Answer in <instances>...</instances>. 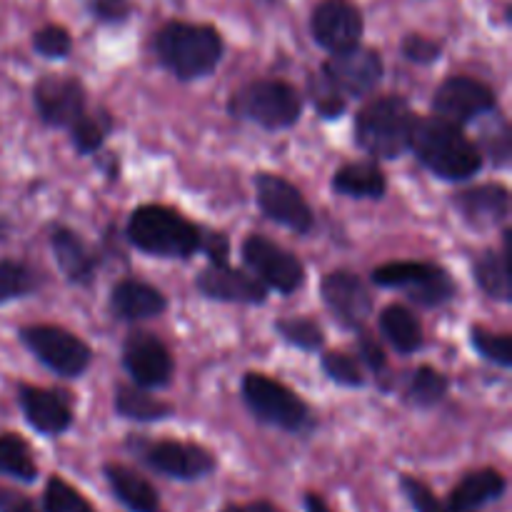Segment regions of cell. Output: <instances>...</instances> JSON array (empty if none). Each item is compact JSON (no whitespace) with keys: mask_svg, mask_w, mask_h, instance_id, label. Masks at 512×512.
<instances>
[{"mask_svg":"<svg viewBox=\"0 0 512 512\" xmlns=\"http://www.w3.org/2000/svg\"><path fill=\"white\" fill-rule=\"evenodd\" d=\"M410 150L443 180H468L483 168V153L463 133V125L450 123L440 115L415 118Z\"/></svg>","mask_w":512,"mask_h":512,"instance_id":"obj_1","label":"cell"},{"mask_svg":"<svg viewBox=\"0 0 512 512\" xmlns=\"http://www.w3.org/2000/svg\"><path fill=\"white\" fill-rule=\"evenodd\" d=\"M155 53L175 78L195 80L213 73L223 55V40L210 25L168 23L155 35Z\"/></svg>","mask_w":512,"mask_h":512,"instance_id":"obj_2","label":"cell"},{"mask_svg":"<svg viewBox=\"0 0 512 512\" xmlns=\"http://www.w3.org/2000/svg\"><path fill=\"white\" fill-rule=\"evenodd\" d=\"M128 240L138 250L158 258H190L203 248V233L195 223L165 205H143L128 220Z\"/></svg>","mask_w":512,"mask_h":512,"instance_id":"obj_3","label":"cell"},{"mask_svg":"<svg viewBox=\"0 0 512 512\" xmlns=\"http://www.w3.org/2000/svg\"><path fill=\"white\" fill-rule=\"evenodd\" d=\"M418 115L400 95H383L365 105L355 118V140L368 155L395 160L410 150V135Z\"/></svg>","mask_w":512,"mask_h":512,"instance_id":"obj_4","label":"cell"},{"mask_svg":"<svg viewBox=\"0 0 512 512\" xmlns=\"http://www.w3.org/2000/svg\"><path fill=\"white\" fill-rule=\"evenodd\" d=\"M243 398L250 413L285 433L313 430V413L290 388L263 373H248L243 378Z\"/></svg>","mask_w":512,"mask_h":512,"instance_id":"obj_5","label":"cell"},{"mask_svg":"<svg viewBox=\"0 0 512 512\" xmlns=\"http://www.w3.org/2000/svg\"><path fill=\"white\" fill-rule=\"evenodd\" d=\"M300 110H303V100L298 90L283 80H255L230 98V113L235 118L253 120L268 130L295 125Z\"/></svg>","mask_w":512,"mask_h":512,"instance_id":"obj_6","label":"cell"},{"mask_svg":"<svg viewBox=\"0 0 512 512\" xmlns=\"http://www.w3.org/2000/svg\"><path fill=\"white\" fill-rule=\"evenodd\" d=\"M130 450H135L145 468L178 483H198L218 470L215 453L185 440H135Z\"/></svg>","mask_w":512,"mask_h":512,"instance_id":"obj_7","label":"cell"},{"mask_svg":"<svg viewBox=\"0 0 512 512\" xmlns=\"http://www.w3.org/2000/svg\"><path fill=\"white\" fill-rule=\"evenodd\" d=\"M373 280L383 288H400L410 300L425 308L448 303L455 295V280L435 263L418 260H398V263L380 265L373 270Z\"/></svg>","mask_w":512,"mask_h":512,"instance_id":"obj_8","label":"cell"},{"mask_svg":"<svg viewBox=\"0 0 512 512\" xmlns=\"http://www.w3.org/2000/svg\"><path fill=\"white\" fill-rule=\"evenodd\" d=\"M20 340L45 368L63 378H80L93 360L88 345L58 325H28L20 330Z\"/></svg>","mask_w":512,"mask_h":512,"instance_id":"obj_9","label":"cell"},{"mask_svg":"<svg viewBox=\"0 0 512 512\" xmlns=\"http://www.w3.org/2000/svg\"><path fill=\"white\" fill-rule=\"evenodd\" d=\"M243 260L265 288H273L278 293H295L305 280L303 263L290 250L280 248L278 243L263 238V235L245 238Z\"/></svg>","mask_w":512,"mask_h":512,"instance_id":"obj_10","label":"cell"},{"mask_svg":"<svg viewBox=\"0 0 512 512\" xmlns=\"http://www.w3.org/2000/svg\"><path fill=\"white\" fill-rule=\"evenodd\" d=\"M255 193H258L260 210H263L273 223L295 230V233L300 235L313 230V210H310L303 193H300L290 180L280 178V175L275 173H260L258 178H255Z\"/></svg>","mask_w":512,"mask_h":512,"instance_id":"obj_11","label":"cell"},{"mask_svg":"<svg viewBox=\"0 0 512 512\" xmlns=\"http://www.w3.org/2000/svg\"><path fill=\"white\" fill-rule=\"evenodd\" d=\"M435 115L455 125L473 123L495 108V93L470 75H453L438 88L433 98Z\"/></svg>","mask_w":512,"mask_h":512,"instance_id":"obj_12","label":"cell"},{"mask_svg":"<svg viewBox=\"0 0 512 512\" xmlns=\"http://www.w3.org/2000/svg\"><path fill=\"white\" fill-rule=\"evenodd\" d=\"M310 30L320 48L328 53H343L360 45L363 15L350 0H320L310 18Z\"/></svg>","mask_w":512,"mask_h":512,"instance_id":"obj_13","label":"cell"},{"mask_svg":"<svg viewBox=\"0 0 512 512\" xmlns=\"http://www.w3.org/2000/svg\"><path fill=\"white\" fill-rule=\"evenodd\" d=\"M320 70L345 98H365L383 78V60L375 50L355 45L343 53H333V58Z\"/></svg>","mask_w":512,"mask_h":512,"instance_id":"obj_14","label":"cell"},{"mask_svg":"<svg viewBox=\"0 0 512 512\" xmlns=\"http://www.w3.org/2000/svg\"><path fill=\"white\" fill-rule=\"evenodd\" d=\"M323 303L345 328H360L373 313V295L368 285L350 270H333L320 285Z\"/></svg>","mask_w":512,"mask_h":512,"instance_id":"obj_15","label":"cell"},{"mask_svg":"<svg viewBox=\"0 0 512 512\" xmlns=\"http://www.w3.org/2000/svg\"><path fill=\"white\" fill-rule=\"evenodd\" d=\"M33 98L40 118L55 128H70L85 113V88L73 75H45Z\"/></svg>","mask_w":512,"mask_h":512,"instance_id":"obj_16","label":"cell"},{"mask_svg":"<svg viewBox=\"0 0 512 512\" xmlns=\"http://www.w3.org/2000/svg\"><path fill=\"white\" fill-rule=\"evenodd\" d=\"M123 365L140 388H163L173 375L170 350L153 333L128 335L123 348Z\"/></svg>","mask_w":512,"mask_h":512,"instance_id":"obj_17","label":"cell"},{"mask_svg":"<svg viewBox=\"0 0 512 512\" xmlns=\"http://www.w3.org/2000/svg\"><path fill=\"white\" fill-rule=\"evenodd\" d=\"M20 408L30 428L40 435H63L73 425V408L65 393L48 388H35V385H20L18 390Z\"/></svg>","mask_w":512,"mask_h":512,"instance_id":"obj_18","label":"cell"},{"mask_svg":"<svg viewBox=\"0 0 512 512\" xmlns=\"http://www.w3.org/2000/svg\"><path fill=\"white\" fill-rule=\"evenodd\" d=\"M198 290L205 298L223 300V303L260 305L268 300V288L255 275L230 268L228 263H210L198 275Z\"/></svg>","mask_w":512,"mask_h":512,"instance_id":"obj_19","label":"cell"},{"mask_svg":"<svg viewBox=\"0 0 512 512\" xmlns=\"http://www.w3.org/2000/svg\"><path fill=\"white\" fill-rule=\"evenodd\" d=\"M103 478L108 483L113 498L130 512H163L158 488L135 468L120 463H108L103 468Z\"/></svg>","mask_w":512,"mask_h":512,"instance_id":"obj_20","label":"cell"},{"mask_svg":"<svg viewBox=\"0 0 512 512\" xmlns=\"http://www.w3.org/2000/svg\"><path fill=\"white\" fill-rule=\"evenodd\" d=\"M505 493H508V478L495 468H480L465 473L450 490L445 503L455 510L478 512L503 500Z\"/></svg>","mask_w":512,"mask_h":512,"instance_id":"obj_21","label":"cell"},{"mask_svg":"<svg viewBox=\"0 0 512 512\" xmlns=\"http://www.w3.org/2000/svg\"><path fill=\"white\" fill-rule=\"evenodd\" d=\"M455 208L475 228H490L508 218L510 193L505 185L498 183L475 185L455 195Z\"/></svg>","mask_w":512,"mask_h":512,"instance_id":"obj_22","label":"cell"},{"mask_svg":"<svg viewBox=\"0 0 512 512\" xmlns=\"http://www.w3.org/2000/svg\"><path fill=\"white\" fill-rule=\"evenodd\" d=\"M50 248H53L55 260H58L60 270L65 278L75 285L93 283L95 268H98V258L93 250L80 240L78 233L68 228H53L50 230Z\"/></svg>","mask_w":512,"mask_h":512,"instance_id":"obj_23","label":"cell"},{"mask_svg":"<svg viewBox=\"0 0 512 512\" xmlns=\"http://www.w3.org/2000/svg\"><path fill=\"white\" fill-rule=\"evenodd\" d=\"M110 310L120 320H148L165 310V298L158 288L140 280H120L110 290Z\"/></svg>","mask_w":512,"mask_h":512,"instance_id":"obj_24","label":"cell"},{"mask_svg":"<svg viewBox=\"0 0 512 512\" xmlns=\"http://www.w3.org/2000/svg\"><path fill=\"white\" fill-rule=\"evenodd\" d=\"M510 230H505L503 235V253H495V250H485L483 255H478L473 270L475 280H478L480 288L485 290V295L500 303H508L512 298V285H510Z\"/></svg>","mask_w":512,"mask_h":512,"instance_id":"obj_25","label":"cell"},{"mask_svg":"<svg viewBox=\"0 0 512 512\" xmlns=\"http://www.w3.org/2000/svg\"><path fill=\"white\" fill-rule=\"evenodd\" d=\"M380 330L398 353L413 355L423 348V325L405 305H388L380 315Z\"/></svg>","mask_w":512,"mask_h":512,"instance_id":"obj_26","label":"cell"},{"mask_svg":"<svg viewBox=\"0 0 512 512\" xmlns=\"http://www.w3.org/2000/svg\"><path fill=\"white\" fill-rule=\"evenodd\" d=\"M333 188L350 198H383L388 183L375 163H348L333 175Z\"/></svg>","mask_w":512,"mask_h":512,"instance_id":"obj_27","label":"cell"},{"mask_svg":"<svg viewBox=\"0 0 512 512\" xmlns=\"http://www.w3.org/2000/svg\"><path fill=\"white\" fill-rule=\"evenodd\" d=\"M0 475L23 485H33L40 478L33 450L18 433H0Z\"/></svg>","mask_w":512,"mask_h":512,"instance_id":"obj_28","label":"cell"},{"mask_svg":"<svg viewBox=\"0 0 512 512\" xmlns=\"http://www.w3.org/2000/svg\"><path fill=\"white\" fill-rule=\"evenodd\" d=\"M115 410L123 418L135 420V423H158V420H168L173 415V408L140 385H123L115 395Z\"/></svg>","mask_w":512,"mask_h":512,"instance_id":"obj_29","label":"cell"},{"mask_svg":"<svg viewBox=\"0 0 512 512\" xmlns=\"http://www.w3.org/2000/svg\"><path fill=\"white\" fill-rule=\"evenodd\" d=\"M40 512H98L75 485L60 475H50L43 488Z\"/></svg>","mask_w":512,"mask_h":512,"instance_id":"obj_30","label":"cell"},{"mask_svg":"<svg viewBox=\"0 0 512 512\" xmlns=\"http://www.w3.org/2000/svg\"><path fill=\"white\" fill-rule=\"evenodd\" d=\"M448 393V378H445L440 370L423 365L413 373L408 385V403H413L415 408H433Z\"/></svg>","mask_w":512,"mask_h":512,"instance_id":"obj_31","label":"cell"},{"mask_svg":"<svg viewBox=\"0 0 512 512\" xmlns=\"http://www.w3.org/2000/svg\"><path fill=\"white\" fill-rule=\"evenodd\" d=\"M35 288H38V275L28 265L15 263V260L0 263V305L25 298V295L35 293Z\"/></svg>","mask_w":512,"mask_h":512,"instance_id":"obj_32","label":"cell"},{"mask_svg":"<svg viewBox=\"0 0 512 512\" xmlns=\"http://www.w3.org/2000/svg\"><path fill=\"white\" fill-rule=\"evenodd\" d=\"M470 343L485 360H493L500 368H512V335L493 333V330L475 325L470 330Z\"/></svg>","mask_w":512,"mask_h":512,"instance_id":"obj_33","label":"cell"},{"mask_svg":"<svg viewBox=\"0 0 512 512\" xmlns=\"http://www.w3.org/2000/svg\"><path fill=\"white\" fill-rule=\"evenodd\" d=\"M280 338L300 350H318L323 345V330L310 318H280L275 323Z\"/></svg>","mask_w":512,"mask_h":512,"instance_id":"obj_34","label":"cell"},{"mask_svg":"<svg viewBox=\"0 0 512 512\" xmlns=\"http://www.w3.org/2000/svg\"><path fill=\"white\" fill-rule=\"evenodd\" d=\"M308 88H310V100H313L315 110H318L323 118H340L345 113V105H348V98L325 78V73L310 75L308 80Z\"/></svg>","mask_w":512,"mask_h":512,"instance_id":"obj_35","label":"cell"},{"mask_svg":"<svg viewBox=\"0 0 512 512\" xmlns=\"http://www.w3.org/2000/svg\"><path fill=\"white\" fill-rule=\"evenodd\" d=\"M323 370L333 383L343 388H363L365 375L355 355L343 353V350H330L323 355Z\"/></svg>","mask_w":512,"mask_h":512,"instance_id":"obj_36","label":"cell"},{"mask_svg":"<svg viewBox=\"0 0 512 512\" xmlns=\"http://www.w3.org/2000/svg\"><path fill=\"white\" fill-rule=\"evenodd\" d=\"M68 130L70 140H73L80 153H95L103 145L105 133H108V118H103V115H90L85 110Z\"/></svg>","mask_w":512,"mask_h":512,"instance_id":"obj_37","label":"cell"},{"mask_svg":"<svg viewBox=\"0 0 512 512\" xmlns=\"http://www.w3.org/2000/svg\"><path fill=\"white\" fill-rule=\"evenodd\" d=\"M400 490H403L405 500L413 508V512H463L450 508L445 500H440L428 485L420 478H413V475H400Z\"/></svg>","mask_w":512,"mask_h":512,"instance_id":"obj_38","label":"cell"},{"mask_svg":"<svg viewBox=\"0 0 512 512\" xmlns=\"http://www.w3.org/2000/svg\"><path fill=\"white\" fill-rule=\"evenodd\" d=\"M33 48L43 58H65L73 48V40H70L68 30L60 28V25H45L33 35Z\"/></svg>","mask_w":512,"mask_h":512,"instance_id":"obj_39","label":"cell"},{"mask_svg":"<svg viewBox=\"0 0 512 512\" xmlns=\"http://www.w3.org/2000/svg\"><path fill=\"white\" fill-rule=\"evenodd\" d=\"M440 50H443V45H440L438 40L425 38V35H420V33L405 35V40H403L405 58L413 60V63H420V65L435 63V60L440 58Z\"/></svg>","mask_w":512,"mask_h":512,"instance_id":"obj_40","label":"cell"},{"mask_svg":"<svg viewBox=\"0 0 512 512\" xmlns=\"http://www.w3.org/2000/svg\"><path fill=\"white\" fill-rule=\"evenodd\" d=\"M483 148L498 165H505L510 160V128L505 120H500L498 128L488 125L483 128Z\"/></svg>","mask_w":512,"mask_h":512,"instance_id":"obj_41","label":"cell"},{"mask_svg":"<svg viewBox=\"0 0 512 512\" xmlns=\"http://www.w3.org/2000/svg\"><path fill=\"white\" fill-rule=\"evenodd\" d=\"M88 8L103 23H123L130 15V0H88Z\"/></svg>","mask_w":512,"mask_h":512,"instance_id":"obj_42","label":"cell"},{"mask_svg":"<svg viewBox=\"0 0 512 512\" xmlns=\"http://www.w3.org/2000/svg\"><path fill=\"white\" fill-rule=\"evenodd\" d=\"M358 348H360V358H363L365 365L373 370V375L385 373V368H388V358H385L383 348H380L373 338H365L363 335L358 343Z\"/></svg>","mask_w":512,"mask_h":512,"instance_id":"obj_43","label":"cell"},{"mask_svg":"<svg viewBox=\"0 0 512 512\" xmlns=\"http://www.w3.org/2000/svg\"><path fill=\"white\" fill-rule=\"evenodd\" d=\"M0 512H40V508L15 490L0 488Z\"/></svg>","mask_w":512,"mask_h":512,"instance_id":"obj_44","label":"cell"},{"mask_svg":"<svg viewBox=\"0 0 512 512\" xmlns=\"http://www.w3.org/2000/svg\"><path fill=\"white\" fill-rule=\"evenodd\" d=\"M220 512H283L270 500H250V503H228Z\"/></svg>","mask_w":512,"mask_h":512,"instance_id":"obj_45","label":"cell"},{"mask_svg":"<svg viewBox=\"0 0 512 512\" xmlns=\"http://www.w3.org/2000/svg\"><path fill=\"white\" fill-rule=\"evenodd\" d=\"M205 250H208L210 263H228V240H225V235H213L205 243Z\"/></svg>","mask_w":512,"mask_h":512,"instance_id":"obj_46","label":"cell"},{"mask_svg":"<svg viewBox=\"0 0 512 512\" xmlns=\"http://www.w3.org/2000/svg\"><path fill=\"white\" fill-rule=\"evenodd\" d=\"M303 512H333V508H330L328 500H325L323 495L308 490V493L303 495Z\"/></svg>","mask_w":512,"mask_h":512,"instance_id":"obj_47","label":"cell"}]
</instances>
